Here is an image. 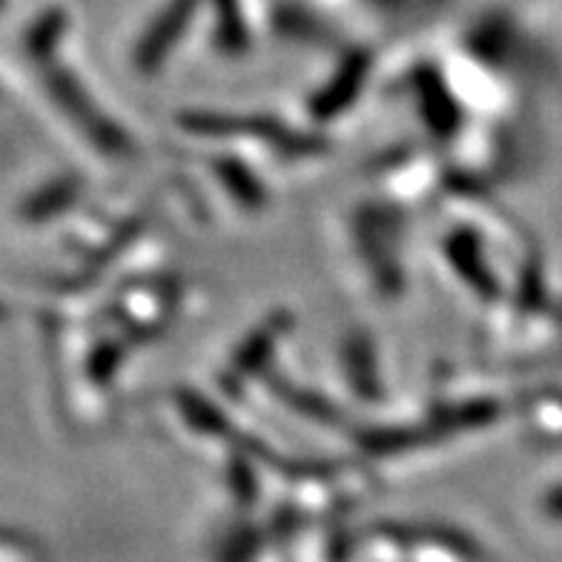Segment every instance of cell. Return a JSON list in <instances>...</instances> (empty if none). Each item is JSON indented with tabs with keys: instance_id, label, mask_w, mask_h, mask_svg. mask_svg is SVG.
Instances as JSON below:
<instances>
[{
	"instance_id": "cell-1",
	"label": "cell",
	"mask_w": 562,
	"mask_h": 562,
	"mask_svg": "<svg viewBox=\"0 0 562 562\" xmlns=\"http://www.w3.org/2000/svg\"><path fill=\"white\" fill-rule=\"evenodd\" d=\"M364 78V67L356 60V64H350L348 69H341L339 81L334 83V87H327L325 98H322V112H336L341 110V106L348 104L350 98L356 95V89H359V81Z\"/></svg>"
}]
</instances>
